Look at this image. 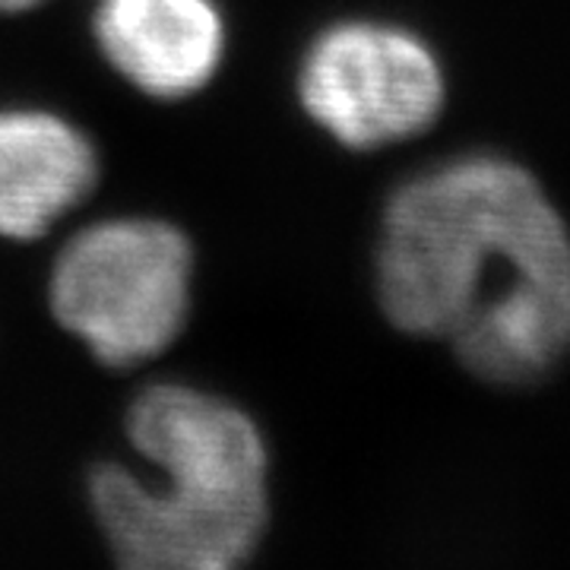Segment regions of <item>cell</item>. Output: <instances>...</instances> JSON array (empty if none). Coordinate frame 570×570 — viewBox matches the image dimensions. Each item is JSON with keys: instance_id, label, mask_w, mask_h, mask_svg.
<instances>
[{"instance_id": "52a82bcc", "label": "cell", "mask_w": 570, "mask_h": 570, "mask_svg": "<svg viewBox=\"0 0 570 570\" xmlns=\"http://www.w3.org/2000/svg\"><path fill=\"white\" fill-rule=\"evenodd\" d=\"M41 3H48V0H0V13H26Z\"/></svg>"}, {"instance_id": "5b68a950", "label": "cell", "mask_w": 570, "mask_h": 570, "mask_svg": "<svg viewBox=\"0 0 570 570\" xmlns=\"http://www.w3.org/2000/svg\"><path fill=\"white\" fill-rule=\"evenodd\" d=\"M92 36L111 70L159 102L206 89L228 41L216 0H99Z\"/></svg>"}, {"instance_id": "8992f818", "label": "cell", "mask_w": 570, "mask_h": 570, "mask_svg": "<svg viewBox=\"0 0 570 570\" xmlns=\"http://www.w3.org/2000/svg\"><path fill=\"white\" fill-rule=\"evenodd\" d=\"M96 142L45 108L0 111V238L32 242L92 194Z\"/></svg>"}, {"instance_id": "7a4b0ae2", "label": "cell", "mask_w": 570, "mask_h": 570, "mask_svg": "<svg viewBox=\"0 0 570 570\" xmlns=\"http://www.w3.org/2000/svg\"><path fill=\"white\" fill-rule=\"evenodd\" d=\"M127 438L165 482L124 466L92 472L89 504L118 564L232 570L261 549L269 450L250 415L187 384H156L127 409Z\"/></svg>"}, {"instance_id": "277c9868", "label": "cell", "mask_w": 570, "mask_h": 570, "mask_svg": "<svg viewBox=\"0 0 570 570\" xmlns=\"http://www.w3.org/2000/svg\"><path fill=\"white\" fill-rule=\"evenodd\" d=\"M448 99L444 70L415 32L393 22H333L307 45L298 102L346 149L371 153L425 134Z\"/></svg>"}, {"instance_id": "6da1fadb", "label": "cell", "mask_w": 570, "mask_h": 570, "mask_svg": "<svg viewBox=\"0 0 570 570\" xmlns=\"http://www.w3.org/2000/svg\"><path fill=\"white\" fill-rule=\"evenodd\" d=\"M377 302L396 330L448 343L472 377L539 384L570 355V228L504 156L434 165L384 209Z\"/></svg>"}, {"instance_id": "3957f363", "label": "cell", "mask_w": 570, "mask_h": 570, "mask_svg": "<svg viewBox=\"0 0 570 570\" xmlns=\"http://www.w3.org/2000/svg\"><path fill=\"white\" fill-rule=\"evenodd\" d=\"M194 302V245L149 216L102 219L55 257L48 305L102 365L130 367L181 336Z\"/></svg>"}]
</instances>
